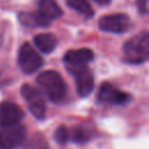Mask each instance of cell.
Instances as JSON below:
<instances>
[{"label": "cell", "instance_id": "cell-3", "mask_svg": "<svg viewBox=\"0 0 149 149\" xmlns=\"http://www.w3.org/2000/svg\"><path fill=\"white\" fill-rule=\"evenodd\" d=\"M21 95L26 101L30 113L38 120H43L45 118L47 107L43 95L38 90L29 84H23L21 86Z\"/></svg>", "mask_w": 149, "mask_h": 149}, {"label": "cell", "instance_id": "cell-4", "mask_svg": "<svg viewBox=\"0 0 149 149\" xmlns=\"http://www.w3.org/2000/svg\"><path fill=\"white\" fill-rule=\"evenodd\" d=\"M17 64L22 72L30 74L43 65V58L29 43H23L19 50Z\"/></svg>", "mask_w": 149, "mask_h": 149}, {"label": "cell", "instance_id": "cell-5", "mask_svg": "<svg viewBox=\"0 0 149 149\" xmlns=\"http://www.w3.org/2000/svg\"><path fill=\"white\" fill-rule=\"evenodd\" d=\"M26 140V127L16 123L0 126V149H15Z\"/></svg>", "mask_w": 149, "mask_h": 149}, {"label": "cell", "instance_id": "cell-1", "mask_svg": "<svg viewBox=\"0 0 149 149\" xmlns=\"http://www.w3.org/2000/svg\"><path fill=\"white\" fill-rule=\"evenodd\" d=\"M149 57V34L142 31L129 38L123 45V59L129 64H142Z\"/></svg>", "mask_w": 149, "mask_h": 149}, {"label": "cell", "instance_id": "cell-14", "mask_svg": "<svg viewBox=\"0 0 149 149\" xmlns=\"http://www.w3.org/2000/svg\"><path fill=\"white\" fill-rule=\"evenodd\" d=\"M66 3L70 8L77 10L78 13L90 17L93 14V9L91 8L87 0H66Z\"/></svg>", "mask_w": 149, "mask_h": 149}, {"label": "cell", "instance_id": "cell-6", "mask_svg": "<svg viewBox=\"0 0 149 149\" xmlns=\"http://www.w3.org/2000/svg\"><path fill=\"white\" fill-rule=\"evenodd\" d=\"M132 21L128 17V15L122 13L116 14H109L100 17L99 20V28L102 31L106 33H113V34H122L130 29Z\"/></svg>", "mask_w": 149, "mask_h": 149}, {"label": "cell", "instance_id": "cell-11", "mask_svg": "<svg viewBox=\"0 0 149 149\" xmlns=\"http://www.w3.org/2000/svg\"><path fill=\"white\" fill-rule=\"evenodd\" d=\"M37 13L50 23L52 20L58 19L62 15V9L55 0H40Z\"/></svg>", "mask_w": 149, "mask_h": 149}, {"label": "cell", "instance_id": "cell-17", "mask_svg": "<svg viewBox=\"0 0 149 149\" xmlns=\"http://www.w3.org/2000/svg\"><path fill=\"white\" fill-rule=\"evenodd\" d=\"M93 1H95L99 5H107V3L111 2V0H93Z\"/></svg>", "mask_w": 149, "mask_h": 149}, {"label": "cell", "instance_id": "cell-9", "mask_svg": "<svg viewBox=\"0 0 149 149\" xmlns=\"http://www.w3.org/2000/svg\"><path fill=\"white\" fill-rule=\"evenodd\" d=\"M24 113L20 106L12 101L0 104V126H12L20 123Z\"/></svg>", "mask_w": 149, "mask_h": 149}, {"label": "cell", "instance_id": "cell-13", "mask_svg": "<svg viewBox=\"0 0 149 149\" xmlns=\"http://www.w3.org/2000/svg\"><path fill=\"white\" fill-rule=\"evenodd\" d=\"M19 20L22 24L28 27H45L50 23L47 22L37 12L34 13H21L19 15Z\"/></svg>", "mask_w": 149, "mask_h": 149}, {"label": "cell", "instance_id": "cell-2", "mask_svg": "<svg viewBox=\"0 0 149 149\" xmlns=\"http://www.w3.org/2000/svg\"><path fill=\"white\" fill-rule=\"evenodd\" d=\"M37 84L44 94L54 102L62 101L66 95V84L63 77L54 70L43 71L37 76Z\"/></svg>", "mask_w": 149, "mask_h": 149}, {"label": "cell", "instance_id": "cell-7", "mask_svg": "<svg viewBox=\"0 0 149 149\" xmlns=\"http://www.w3.org/2000/svg\"><path fill=\"white\" fill-rule=\"evenodd\" d=\"M69 72L74 77L76 88L79 97H87L94 87V77L87 65L70 69Z\"/></svg>", "mask_w": 149, "mask_h": 149}, {"label": "cell", "instance_id": "cell-10", "mask_svg": "<svg viewBox=\"0 0 149 149\" xmlns=\"http://www.w3.org/2000/svg\"><path fill=\"white\" fill-rule=\"evenodd\" d=\"M93 58H94V54L91 49L81 48V49L69 50L64 55V63H65L66 69L70 70L73 68L87 65Z\"/></svg>", "mask_w": 149, "mask_h": 149}, {"label": "cell", "instance_id": "cell-8", "mask_svg": "<svg viewBox=\"0 0 149 149\" xmlns=\"http://www.w3.org/2000/svg\"><path fill=\"white\" fill-rule=\"evenodd\" d=\"M129 99H130V95L128 93L118 90L116 87H114L112 84H108V83L101 84L98 92V100L105 104L121 105V104H126Z\"/></svg>", "mask_w": 149, "mask_h": 149}, {"label": "cell", "instance_id": "cell-15", "mask_svg": "<svg viewBox=\"0 0 149 149\" xmlns=\"http://www.w3.org/2000/svg\"><path fill=\"white\" fill-rule=\"evenodd\" d=\"M70 134V137L72 139L73 142H77V143H84V142H87L90 140V133L87 129H85L84 127H74Z\"/></svg>", "mask_w": 149, "mask_h": 149}, {"label": "cell", "instance_id": "cell-12", "mask_svg": "<svg viewBox=\"0 0 149 149\" xmlns=\"http://www.w3.org/2000/svg\"><path fill=\"white\" fill-rule=\"evenodd\" d=\"M34 43L37 47V49L44 54H50L55 50L57 45V38L55 35L50 33L38 34L34 37Z\"/></svg>", "mask_w": 149, "mask_h": 149}, {"label": "cell", "instance_id": "cell-16", "mask_svg": "<svg viewBox=\"0 0 149 149\" xmlns=\"http://www.w3.org/2000/svg\"><path fill=\"white\" fill-rule=\"evenodd\" d=\"M70 132L68 130V128L65 126H59L58 128H56L55 133H54V139L57 143L59 144H65L69 139H70Z\"/></svg>", "mask_w": 149, "mask_h": 149}]
</instances>
